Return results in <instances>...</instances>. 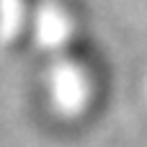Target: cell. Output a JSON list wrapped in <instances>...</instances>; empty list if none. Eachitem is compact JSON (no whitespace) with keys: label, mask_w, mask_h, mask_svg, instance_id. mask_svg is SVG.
<instances>
[{"label":"cell","mask_w":147,"mask_h":147,"mask_svg":"<svg viewBox=\"0 0 147 147\" xmlns=\"http://www.w3.org/2000/svg\"><path fill=\"white\" fill-rule=\"evenodd\" d=\"M0 31H3V0H0Z\"/></svg>","instance_id":"6da1fadb"}]
</instances>
